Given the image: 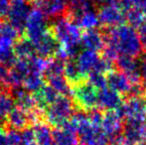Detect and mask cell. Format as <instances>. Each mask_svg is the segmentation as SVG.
<instances>
[{
  "instance_id": "5bb4252c",
  "label": "cell",
  "mask_w": 146,
  "mask_h": 145,
  "mask_svg": "<svg viewBox=\"0 0 146 145\" xmlns=\"http://www.w3.org/2000/svg\"><path fill=\"white\" fill-rule=\"evenodd\" d=\"M37 105V109L44 111L51 103H53L59 97V93L49 85H43L36 91L32 93Z\"/></svg>"
},
{
  "instance_id": "9c48e42d",
  "label": "cell",
  "mask_w": 146,
  "mask_h": 145,
  "mask_svg": "<svg viewBox=\"0 0 146 145\" xmlns=\"http://www.w3.org/2000/svg\"><path fill=\"white\" fill-rule=\"evenodd\" d=\"M102 129L108 136V140L112 141L122 133L123 120L120 119L114 110H106V112H104Z\"/></svg>"
},
{
  "instance_id": "8992f818",
  "label": "cell",
  "mask_w": 146,
  "mask_h": 145,
  "mask_svg": "<svg viewBox=\"0 0 146 145\" xmlns=\"http://www.w3.org/2000/svg\"><path fill=\"white\" fill-rule=\"evenodd\" d=\"M32 11L30 0H12L8 12V21L14 26L20 33L24 31L27 19Z\"/></svg>"
},
{
  "instance_id": "d4e9b609",
  "label": "cell",
  "mask_w": 146,
  "mask_h": 145,
  "mask_svg": "<svg viewBox=\"0 0 146 145\" xmlns=\"http://www.w3.org/2000/svg\"><path fill=\"white\" fill-rule=\"evenodd\" d=\"M14 99L8 89H0V121H5L8 114L14 109Z\"/></svg>"
},
{
  "instance_id": "3957f363",
  "label": "cell",
  "mask_w": 146,
  "mask_h": 145,
  "mask_svg": "<svg viewBox=\"0 0 146 145\" xmlns=\"http://www.w3.org/2000/svg\"><path fill=\"white\" fill-rule=\"evenodd\" d=\"M75 109L76 107L72 97L69 95H59L56 101L43 111L45 122L55 128L60 127L71 118Z\"/></svg>"
},
{
  "instance_id": "52a82bcc",
  "label": "cell",
  "mask_w": 146,
  "mask_h": 145,
  "mask_svg": "<svg viewBox=\"0 0 146 145\" xmlns=\"http://www.w3.org/2000/svg\"><path fill=\"white\" fill-rule=\"evenodd\" d=\"M34 46L37 56L43 59H47V60L55 58L60 48L59 42L53 35L50 29L35 43Z\"/></svg>"
},
{
  "instance_id": "e575fe53",
  "label": "cell",
  "mask_w": 146,
  "mask_h": 145,
  "mask_svg": "<svg viewBox=\"0 0 146 145\" xmlns=\"http://www.w3.org/2000/svg\"><path fill=\"white\" fill-rule=\"evenodd\" d=\"M7 131L5 126L2 124V121H0V145L7 144Z\"/></svg>"
},
{
  "instance_id": "2e32d148",
  "label": "cell",
  "mask_w": 146,
  "mask_h": 145,
  "mask_svg": "<svg viewBox=\"0 0 146 145\" xmlns=\"http://www.w3.org/2000/svg\"><path fill=\"white\" fill-rule=\"evenodd\" d=\"M36 3L47 17H62L68 10V0H44Z\"/></svg>"
},
{
  "instance_id": "83f0119b",
  "label": "cell",
  "mask_w": 146,
  "mask_h": 145,
  "mask_svg": "<svg viewBox=\"0 0 146 145\" xmlns=\"http://www.w3.org/2000/svg\"><path fill=\"white\" fill-rule=\"evenodd\" d=\"M125 20L128 22L129 26L136 29V28L140 27L144 22H146V13L133 7L125 13Z\"/></svg>"
},
{
  "instance_id": "7a4b0ae2",
  "label": "cell",
  "mask_w": 146,
  "mask_h": 145,
  "mask_svg": "<svg viewBox=\"0 0 146 145\" xmlns=\"http://www.w3.org/2000/svg\"><path fill=\"white\" fill-rule=\"evenodd\" d=\"M50 30L60 46L67 52L69 59L78 56L79 45L81 44L83 35L82 29L79 26L68 17H59Z\"/></svg>"
},
{
  "instance_id": "9a60e30c",
  "label": "cell",
  "mask_w": 146,
  "mask_h": 145,
  "mask_svg": "<svg viewBox=\"0 0 146 145\" xmlns=\"http://www.w3.org/2000/svg\"><path fill=\"white\" fill-rule=\"evenodd\" d=\"M81 44L86 50L94 52H102L104 47V39L102 33L96 29L86 30L82 35Z\"/></svg>"
},
{
  "instance_id": "d6986e66",
  "label": "cell",
  "mask_w": 146,
  "mask_h": 145,
  "mask_svg": "<svg viewBox=\"0 0 146 145\" xmlns=\"http://www.w3.org/2000/svg\"><path fill=\"white\" fill-rule=\"evenodd\" d=\"M100 57L98 56V54L96 52L90 50H84L82 52H80L77 56V61L79 68L81 69V71L83 73H85L86 75L88 77V73L92 71L94 67L96 66V64L98 63V61L100 60Z\"/></svg>"
},
{
  "instance_id": "8d00e7d4",
  "label": "cell",
  "mask_w": 146,
  "mask_h": 145,
  "mask_svg": "<svg viewBox=\"0 0 146 145\" xmlns=\"http://www.w3.org/2000/svg\"><path fill=\"white\" fill-rule=\"evenodd\" d=\"M53 145H56V144H53Z\"/></svg>"
},
{
  "instance_id": "7402d4cb",
  "label": "cell",
  "mask_w": 146,
  "mask_h": 145,
  "mask_svg": "<svg viewBox=\"0 0 146 145\" xmlns=\"http://www.w3.org/2000/svg\"><path fill=\"white\" fill-rule=\"evenodd\" d=\"M34 134L36 137L38 145H53V130L50 128L49 124L46 122H40V123L34 125Z\"/></svg>"
},
{
  "instance_id": "f546056e",
  "label": "cell",
  "mask_w": 146,
  "mask_h": 145,
  "mask_svg": "<svg viewBox=\"0 0 146 145\" xmlns=\"http://www.w3.org/2000/svg\"><path fill=\"white\" fill-rule=\"evenodd\" d=\"M20 145H38L34 134V130L28 127L22 130Z\"/></svg>"
},
{
  "instance_id": "603a6c76",
  "label": "cell",
  "mask_w": 146,
  "mask_h": 145,
  "mask_svg": "<svg viewBox=\"0 0 146 145\" xmlns=\"http://www.w3.org/2000/svg\"><path fill=\"white\" fill-rule=\"evenodd\" d=\"M14 43L0 39V64L11 68L17 60L14 53Z\"/></svg>"
},
{
  "instance_id": "e0dca14e",
  "label": "cell",
  "mask_w": 146,
  "mask_h": 145,
  "mask_svg": "<svg viewBox=\"0 0 146 145\" xmlns=\"http://www.w3.org/2000/svg\"><path fill=\"white\" fill-rule=\"evenodd\" d=\"M12 91H13L12 97H13L15 103L17 105V107L26 111L27 113L37 109L36 101L30 91H27L21 87L12 89Z\"/></svg>"
},
{
  "instance_id": "4dcf8cb0",
  "label": "cell",
  "mask_w": 146,
  "mask_h": 145,
  "mask_svg": "<svg viewBox=\"0 0 146 145\" xmlns=\"http://www.w3.org/2000/svg\"><path fill=\"white\" fill-rule=\"evenodd\" d=\"M12 0H0V21L5 20L10 9Z\"/></svg>"
},
{
  "instance_id": "f1b7e54d",
  "label": "cell",
  "mask_w": 146,
  "mask_h": 145,
  "mask_svg": "<svg viewBox=\"0 0 146 145\" xmlns=\"http://www.w3.org/2000/svg\"><path fill=\"white\" fill-rule=\"evenodd\" d=\"M88 83H92L96 89H102L104 87H108V83H106V75L98 73H88Z\"/></svg>"
},
{
  "instance_id": "ffe728a7",
  "label": "cell",
  "mask_w": 146,
  "mask_h": 145,
  "mask_svg": "<svg viewBox=\"0 0 146 145\" xmlns=\"http://www.w3.org/2000/svg\"><path fill=\"white\" fill-rule=\"evenodd\" d=\"M71 21H73L81 29H85V31L86 30L96 29L100 25V20H98V13H96L94 11V9L84 12V13L77 16L75 19L71 20Z\"/></svg>"
},
{
  "instance_id": "cb8c5ba5",
  "label": "cell",
  "mask_w": 146,
  "mask_h": 145,
  "mask_svg": "<svg viewBox=\"0 0 146 145\" xmlns=\"http://www.w3.org/2000/svg\"><path fill=\"white\" fill-rule=\"evenodd\" d=\"M53 139L56 145H79L77 134L61 127H56L53 130Z\"/></svg>"
},
{
  "instance_id": "6da1fadb",
  "label": "cell",
  "mask_w": 146,
  "mask_h": 145,
  "mask_svg": "<svg viewBox=\"0 0 146 145\" xmlns=\"http://www.w3.org/2000/svg\"><path fill=\"white\" fill-rule=\"evenodd\" d=\"M102 33L104 39V44L113 46L119 55L137 58L143 53L136 29L128 24L123 23L116 27L104 29Z\"/></svg>"
},
{
  "instance_id": "484cf974",
  "label": "cell",
  "mask_w": 146,
  "mask_h": 145,
  "mask_svg": "<svg viewBox=\"0 0 146 145\" xmlns=\"http://www.w3.org/2000/svg\"><path fill=\"white\" fill-rule=\"evenodd\" d=\"M0 39L15 43L20 39V31L16 29L9 21L1 20L0 21Z\"/></svg>"
},
{
  "instance_id": "1f68e13d",
  "label": "cell",
  "mask_w": 146,
  "mask_h": 145,
  "mask_svg": "<svg viewBox=\"0 0 146 145\" xmlns=\"http://www.w3.org/2000/svg\"><path fill=\"white\" fill-rule=\"evenodd\" d=\"M139 66H140V73L142 77L143 85L146 89V53L143 52L139 57Z\"/></svg>"
},
{
  "instance_id": "8fae6325",
  "label": "cell",
  "mask_w": 146,
  "mask_h": 145,
  "mask_svg": "<svg viewBox=\"0 0 146 145\" xmlns=\"http://www.w3.org/2000/svg\"><path fill=\"white\" fill-rule=\"evenodd\" d=\"M98 107L102 110H116L123 103V99L118 93L106 87L98 91Z\"/></svg>"
},
{
  "instance_id": "4316f807",
  "label": "cell",
  "mask_w": 146,
  "mask_h": 145,
  "mask_svg": "<svg viewBox=\"0 0 146 145\" xmlns=\"http://www.w3.org/2000/svg\"><path fill=\"white\" fill-rule=\"evenodd\" d=\"M46 79L48 81V85L61 95H68L69 93H71V89H70L71 87L69 85L64 75L46 77Z\"/></svg>"
},
{
  "instance_id": "ac0fdd59",
  "label": "cell",
  "mask_w": 146,
  "mask_h": 145,
  "mask_svg": "<svg viewBox=\"0 0 146 145\" xmlns=\"http://www.w3.org/2000/svg\"><path fill=\"white\" fill-rule=\"evenodd\" d=\"M5 123L11 129L23 130L30 125V120L28 113L19 107H14L5 119Z\"/></svg>"
},
{
  "instance_id": "277c9868",
  "label": "cell",
  "mask_w": 146,
  "mask_h": 145,
  "mask_svg": "<svg viewBox=\"0 0 146 145\" xmlns=\"http://www.w3.org/2000/svg\"><path fill=\"white\" fill-rule=\"evenodd\" d=\"M73 101L77 110L88 112L98 107V89H96L88 81H83L71 89Z\"/></svg>"
},
{
  "instance_id": "ba28073f",
  "label": "cell",
  "mask_w": 146,
  "mask_h": 145,
  "mask_svg": "<svg viewBox=\"0 0 146 145\" xmlns=\"http://www.w3.org/2000/svg\"><path fill=\"white\" fill-rule=\"evenodd\" d=\"M100 24L108 28H113L124 23V13L115 4H106L98 12Z\"/></svg>"
},
{
  "instance_id": "836d02e7",
  "label": "cell",
  "mask_w": 146,
  "mask_h": 145,
  "mask_svg": "<svg viewBox=\"0 0 146 145\" xmlns=\"http://www.w3.org/2000/svg\"><path fill=\"white\" fill-rule=\"evenodd\" d=\"M137 29H138L137 33H138V37H139V40H140L141 46H142L143 52L146 53V22H144Z\"/></svg>"
},
{
  "instance_id": "4fadbf2b",
  "label": "cell",
  "mask_w": 146,
  "mask_h": 145,
  "mask_svg": "<svg viewBox=\"0 0 146 145\" xmlns=\"http://www.w3.org/2000/svg\"><path fill=\"white\" fill-rule=\"evenodd\" d=\"M64 77L67 79L68 83L71 87L86 81L88 79V75L81 71L79 68L77 61L75 58H70L64 63Z\"/></svg>"
},
{
  "instance_id": "d590c367",
  "label": "cell",
  "mask_w": 146,
  "mask_h": 145,
  "mask_svg": "<svg viewBox=\"0 0 146 145\" xmlns=\"http://www.w3.org/2000/svg\"><path fill=\"white\" fill-rule=\"evenodd\" d=\"M141 135H142V140L146 141V119L143 121L141 125Z\"/></svg>"
},
{
  "instance_id": "30bf717a",
  "label": "cell",
  "mask_w": 146,
  "mask_h": 145,
  "mask_svg": "<svg viewBox=\"0 0 146 145\" xmlns=\"http://www.w3.org/2000/svg\"><path fill=\"white\" fill-rule=\"evenodd\" d=\"M108 85L118 93L121 97H126L132 87L130 79L125 73L118 70H111L106 75Z\"/></svg>"
},
{
  "instance_id": "7c38bea8",
  "label": "cell",
  "mask_w": 146,
  "mask_h": 145,
  "mask_svg": "<svg viewBox=\"0 0 146 145\" xmlns=\"http://www.w3.org/2000/svg\"><path fill=\"white\" fill-rule=\"evenodd\" d=\"M143 122L125 119L123 121L122 145H138L142 140L141 125Z\"/></svg>"
},
{
  "instance_id": "5b68a950",
  "label": "cell",
  "mask_w": 146,
  "mask_h": 145,
  "mask_svg": "<svg viewBox=\"0 0 146 145\" xmlns=\"http://www.w3.org/2000/svg\"><path fill=\"white\" fill-rule=\"evenodd\" d=\"M49 29L50 28L48 27L47 16L40 8H35L30 12L26 22L25 29L23 31L24 38L35 44L46 32H48Z\"/></svg>"
},
{
  "instance_id": "44dd1931",
  "label": "cell",
  "mask_w": 146,
  "mask_h": 145,
  "mask_svg": "<svg viewBox=\"0 0 146 145\" xmlns=\"http://www.w3.org/2000/svg\"><path fill=\"white\" fill-rule=\"evenodd\" d=\"M13 49L17 59H30L37 56L34 44L26 38L19 39L14 43Z\"/></svg>"
},
{
  "instance_id": "d6a6232c",
  "label": "cell",
  "mask_w": 146,
  "mask_h": 145,
  "mask_svg": "<svg viewBox=\"0 0 146 145\" xmlns=\"http://www.w3.org/2000/svg\"><path fill=\"white\" fill-rule=\"evenodd\" d=\"M115 5L123 12V13H126L131 8H133L132 0H116Z\"/></svg>"
}]
</instances>
